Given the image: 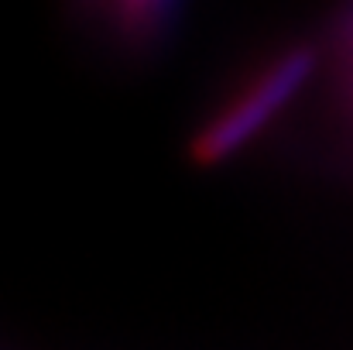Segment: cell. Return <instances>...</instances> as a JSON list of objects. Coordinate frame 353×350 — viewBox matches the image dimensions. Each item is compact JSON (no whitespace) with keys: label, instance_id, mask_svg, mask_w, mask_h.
I'll list each match as a JSON object with an SVG mask.
<instances>
[{"label":"cell","instance_id":"obj_1","mask_svg":"<svg viewBox=\"0 0 353 350\" xmlns=\"http://www.w3.org/2000/svg\"><path fill=\"white\" fill-rule=\"evenodd\" d=\"M312 66L316 59L309 48L285 52L278 62H271V69H264L243 97H236L227 110H220L192 137V158L199 165H220L234 158L247 141H254L271 124V117L281 114L295 100V93L312 76Z\"/></svg>","mask_w":353,"mask_h":350},{"label":"cell","instance_id":"obj_2","mask_svg":"<svg viewBox=\"0 0 353 350\" xmlns=\"http://www.w3.org/2000/svg\"><path fill=\"white\" fill-rule=\"evenodd\" d=\"M107 7L117 17V28L134 38H151L168 24V14L175 10V0H107Z\"/></svg>","mask_w":353,"mask_h":350}]
</instances>
